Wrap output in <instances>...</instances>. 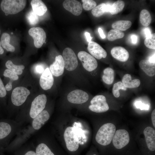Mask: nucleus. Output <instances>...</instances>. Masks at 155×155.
Instances as JSON below:
<instances>
[{
    "mask_svg": "<svg viewBox=\"0 0 155 155\" xmlns=\"http://www.w3.org/2000/svg\"><path fill=\"white\" fill-rule=\"evenodd\" d=\"M115 125L111 123L103 125L98 129L96 135V142L103 146L109 144L112 141L116 131Z\"/></svg>",
    "mask_w": 155,
    "mask_h": 155,
    "instance_id": "nucleus-1",
    "label": "nucleus"
},
{
    "mask_svg": "<svg viewBox=\"0 0 155 155\" xmlns=\"http://www.w3.org/2000/svg\"><path fill=\"white\" fill-rule=\"evenodd\" d=\"M26 1L24 0H3L1 3V8L5 16L14 14L19 12L25 7Z\"/></svg>",
    "mask_w": 155,
    "mask_h": 155,
    "instance_id": "nucleus-2",
    "label": "nucleus"
},
{
    "mask_svg": "<svg viewBox=\"0 0 155 155\" xmlns=\"http://www.w3.org/2000/svg\"><path fill=\"white\" fill-rule=\"evenodd\" d=\"M64 137L68 150L75 152L78 150L79 146V140L73 127L69 126L65 129Z\"/></svg>",
    "mask_w": 155,
    "mask_h": 155,
    "instance_id": "nucleus-3",
    "label": "nucleus"
},
{
    "mask_svg": "<svg viewBox=\"0 0 155 155\" xmlns=\"http://www.w3.org/2000/svg\"><path fill=\"white\" fill-rule=\"evenodd\" d=\"M62 57L65 68L69 71L75 70L77 67L78 62L77 57L73 51L69 48H66L62 53Z\"/></svg>",
    "mask_w": 155,
    "mask_h": 155,
    "instance_id": "nucleus-4",
    "label": "nucleus"
},
{
    "mask_svg": "<svg viewBox=\"0 0 155 155\" xmlns=\"http://www.w3.org/2000/svg\"><path fill=\"white\" fill-rule=\"evenodd\" d=\"M89 108L91 111L96 113H104L107 111L109 107L105 97L103 95L94 96L90 101Z\"/></svg>",
    "mask_w": 155,
    "mask_h": 155,
    "instance_id": "nucleus-5",
    "label": "nucleus"
},
{
    "mask_svg": "<svg viewBox=\"0 0 155 155\" xmlns=\"http://www.w3.org/2000/svg\"><path fill=\"white\" fill-rule=\"evenodd\" d=\"M129 140L128 132L124 129H119L115 131L112 141L115 148L121 149L128 144Z\"/></svg>",
    "mask_w": 155,
    "mask_h": 155,
    "instance_id": "nucleus-6",
    "label": "nucleus"
},
{
    "mask_svg": "<svg viewBox=\"0 0 155 155\" xmlns=\"http://www.w3.org/2000/svg\"><path fill=\"white\" fill-rule=\"evenodd\" d=\"M30 91L26 88L20 86L15 88L12 91L11 99L12 103L16 106H20L24 102L30 94Z\"/></svg>",
    "mask_w": 155,
    "mask_h": 155,
    "instance_id": "nucleus-7",
    "label": "nucleus"
},
{
    "mask_svg": "<svg viewBox=\"0 0 155 155\" xmlns=\"http://www.w3.org/2000/svg\"><path fill=\"white\" fill-rule=\"evenodd\" d=\"M47 101L46 96L44 94L36 97L32 102L29 114L30 117L34 118L42 111L45 107Z\"/></svg>",
    "mask_w": 155,
    "mask_h": 155,
    "instance_id": "nucleus-8",
    "label": "nucleus"
},
{
    "mask_svg": "<svg viewBox=\"0 0 155 155\" xmlns=\"http://www.w3.org/2000/svg\"><path fill=\"white\" fill-rule=\"evenodd\" d=\"M78 56L83 67L87 71L91 72L97 68V62L91 55L85 51H82L78 53Z\"/></svg>",
    "mask_w": 155,
    "mask_h": 155,
    "instance_id": "nucleus-9",
    "label": "nucleus"
},
{
    "mask_svg": "<svg viewBox=\"0 0 155 155\" xmlns=\"http://www.w3.org/2000/svg\"><path fill=\"white\" fill-rule=\"evenodd\" d=\"M28 33L33 38L34 44L36 48H40L45 42L46 35L42 28L39 27H32L29 30Z\"/></svg>",
    "mask_w": 155,
    "mask_h": 155,
    "instance_id": "nucleus-10",
    "label": "nucleus"
},
{
    "mask_svg": "<svg viewBox=\"0 0 155 155\" xmlns=\"http://www.w3.org/2000/svg\"><path fill=\"white\" fill-rule=\"evenodd\" d=\"M68 101L75 104H81L86 102L89 95L85 91L80 89L74 90L69 93L67 96Z\"/></svg>",
    "mask_w": 155,
    "mask_h": 155,
    "instance_id": "nucleus-11",
    "label": "nucleus"
},
{
    "mask_svg": "<svg viewBox=\"0 0 155 155\" xmlns=\"http://www.w3.org/2000/svg\"><path fill=\"white\" fill-rule=\"evenodd\" d=\"M88 50L94 58L100 59L105 58L107 56L106 51L99 44L92 41L89 42Z\"/></svg>",
    "mask_w": 155,
    "mask_h": 155,
    "instance_id": "nucleus-12",
    "label": "nucleus"
},
{
    "mask_svg": "<svg viewBox=\"0 0 155 155\" xmlns=\"http://www.w3.org/2000/svg\"><path fill=\"white\" fill-rule=\"evenodd\" d=\"M54 79L49 68H46L40 76V84L41 88L44 90L51 88L53 85Z\"/></svg>",
    "mask_w": 155,
    "mask_h": 155,
    "instance_id": "nucleus-13",
    "label": "nucleus"
},
{
    "mask_svg": "<svg viewBox=\"0 0 155 155\" xmlns=\"http://www.w3.org/2000/svg\"><path fill=\"white\" fill-rule=\"evenodd\" d=\"M64 68L62 57L59 55L55 57V61L50 65L49 69L52 75L57 77L63 74Z\"/></svg>",
    "mask_w": 155,
    "mask_h": 155,
    "instance_id": "nucleus-14",
    "label": "nucleus"
},
{
    "mask_svg": "<svg viewBox=\"0 0 155 155\" xmlns=\"http://www.w3.org/2000/svg\"><path fill=\"white\" fill-rule=\"evenodd\" d=\"M64 8L75 16H79L82 12V5L78 1L75 0H66L63 4Z\"/></svg>",
    "mask_w": 155,
    "mask_h": 155,
    "instance_id": "nucleus-15",
    "label": "nucleus"
},
{
    "mask_svg": "<svg viewBox=\"0 0 155 155\" xmlns=\"http://www.w3.org/2000/svg\"><path fill=\"white\" fill-rule=\"evenodd\" d=\"M146 143L148 149L151 151L155 150V131L151 127H147L144 130Z\"/></svg>",
    "mask_w": 155,
    "mask_h": 155,
    "instance_id": "nucleus-16",
    "label": "nucleus"
},
{
    "mask_svg": "<svg viewBox=\"0 0 155 155\" xmlns=\"http://www.w3.org/2000/svg\"><path fill=\"white\" fill-rule=\"evenodd\" d=\"M11 130V125L6 121H0V147L5 145Z\"/></svg>",
    "mask_w": 155,
    "mask_h": 155,
    "instance_id": "nucleus-17",
    "label": "nucleus"
},
{
    "mask_svg": "<svg viewBox=\"0 0 155 155\" xmlns=\"http://www.w3.org/2000/svg\"><path fill=\"white\" fill-rule=\"evenodd\" d=\"M111 54L114 58L121 62L126 61L129 57L128 51L124 48L120 46L113 48L111 51Z\"/></svg>",
    "mask_w": 155,
    "mask_h": 155,
    "instance_id": "nucleus-18",
    "label": "nucleus"
},
{
    "mask_svg": "<svg viewBox=\"0 0 155 155\" xmlns=\"http://www.w3.org/2000/svg\"><path fill=\"white\" fill-rule=\"evenodd\" d=\"M50 118V115L46 110H43L33 119L32 126L35 130L40 129Z\"/></svg>",
    "mask_w": 155,
    "mask_h": 155,
    "instance_id": "nucleus-19",
    "label": "nucleus"
},
{
    "mask_svg": "<svg viewBox=\"0 0 155 155\" xmlns=\"http://www.w3.org/2000/svg\"><path fill=\"white\" fill-rule=\"evenodd\" d=\"M139 66L147 75L152 77L155 75V63L150 62L148 60H142L140 62Z\"/></svg>",
    "mask_w": 155,
    "mask_h": 155,
    "instance_id": "nucleus-20",
    "label": "nucleus"
},
{
    "mask_svg": "<svg viewBox=\"0 0 155 155\" xmlns=\"http://www.w3.org/2000/svg\"><path fill=\"white\" fill-rule=\"evenodd\" d=\"M31 5L33 11L38 16L43 15L46 12L47 9L44 3L40 0H32Z\"/></svg>",
    "mask_w": 155,
    "mask_h": 155,
    "instance_id": "nucleus-21",
    "label": "nucleus"
},
{
    "mask_svg": "<svg viewBox=\"0 0 155 155\" xmlns=\"http://www.w3.org/2000/svg\"><path fill=\"white\" fill-rule=\"evenodd\" d=\"M122 82L124 86L128 88H134L138 87L140 82L138 79L132 80L131 75L129 74H125L123 77Z\"/></svg>",
    "mask_w": 155,
    "mask_h": 155,
    "instance_id": "nucleus-22",
    "label": "nucleus"
},
{
    "mask_svg": "<svg viewBox=\"0 0 155 155\" xmlns=\"http://www.w3.org/2000/svg\"><path fill=\"white\" fill-rule=\"evenodd\" d=\"M114 71L112 68L108 67L105 69L102 77L103 82L109 85L112 84L114 79Z\"/></svg>",
    "mask_w": 155,
    "mask_h": 155,
    "instance_id": "nucleus-23",
    "label": "nucleus"
},
{
    "mask_svg": "<svg viewBox=\"0 0 155 155\" xmlns=\"http://www.w3.org/2000/svg\"><path fill=\"white\" fill-rule=\"evenodd\" d=\"M10 36L7 33H3L1 37V44L2 47L7 51L14 52L15 48L14 46L9 44Z\"/></svg>",
    "mask_w": 155,
    "mask_h": 155,
    "instance_id": "nucleus-24",
    "label": "nucleus"
},
{
    "mask_svg": "<svg viewBox=\"0 0 155 155\" xmlns=\"http://www.w3.org/2000/svg\"><path fill=\"white\" fill-rule=\"evenodd\" d=\"M131 25V22L130 21L120 20L114 22L112 27L113 29L124 31L129 28Z\"/></svg>",
    "mask_w": 155,
    "mask_h": 155,
    "instance_id": "nucleus-25",
    "label": "nucleus"
},
{
    "mask_svg": "<svg viewBox=\"0 0 155 155\" xmlns=\"http://www.w3.org/2000/svg\"><path fill=\"white\" fill-rule=\"evenodd\" d=\"M140 20L143 26H147L149 25L152 21V18L149 11L146 9L142 10L140 14Z\"/></svg>",
    "mask_w": 155,
    "mask_h": 155,
    "instance_id": "nucleus-26",
    "label": "nucleus"
},
{
    "mask_svg": "<svg viewBox=\"0 0 155 155\" xmlns=\"http://www.w3.org/2000/svg\"><path fill=\"white\" fill-rule=\"evenodd\" d=\"M5 65L8 69L17 75L21 74L23 72L22 70L25 68L24 65H14L10 60L7 61L6 62Z\"/></svg>",
    "mask_w": 155,
    "mask_h": 155,
    "instance_id": "nucleus-27",
    "label": "nucleus"
},
{
    "mask_svg": "<svg viewBox=\"0 0 155 155\" xmlns=\"http://www.w3.org/2000/svg\"><path fill=\"white\" fill-rule=\"evenodd\" d=\"M35 152L36 155H55L49 147L43 143L37 146Z\"/></svg>",
    "mask_w": 155,
    "mask_h": 155,
    "instance_id": "nucleus-28",
    "label": "nucleus"
},
{
    "mask_svg": "<svg viewBox=\"0 0 155 155\" xmlns=\"http://www.w3.org/2000/svg\"><path fill=\"white\" fill-rule=\"evenodd\" d=\"M125 34L123 32L117 29H111L108 33L107 39L110 41H113L116 39L123 38Z\"/></svg>",
    "mask_w": 155,
    "mask_h": 155,
    "instance_id": "nucleus-29",
    "label": "nucleus"
},
{
    "mask_svg": "<svg viewBox=\"0 0 155 155\" xmlns=\"http://www.w3.org/2000/svg\"><path fill=\"white\" fill-rule=\"evenodd\" d=\"M125 6V3L122 1L118 0L115 2L112 5L110 13L111 14H117L121 11Z\"/></svg>",
    "mask_w": 155,
    "mask_h": 155,
    "instance_id": "nucleus-30",
    "label": "nucleus"
},
{
    "mask_svg": "<svg viewBox=\"0 0 155 155\" xmlns=\"http://www.w3.org/2000/svg\"><path fill=\"white\" fill-rule=\"evenodd\" d=\"M126 90V88L121 82H118L115 83L112 88V93L114 96L116 98L119 97L120 95L119 90Z\"/></svg>",
    "mask_w": 155,
    "mask_h": 155,
    "instance_id": "nucleus-31",
    "label": "nucleus"
},
{
    "mask_svg": "<svg viewBox=\"0 0 155 155\" xmlns=\"http://www.w3.org/2000/svg\"><path fill=\"white\" fill-rule=\"evenodd\" d=\"M3 75L5 77H8L10 78L9 81L6 85L10 87H12L13 82L18 80L19 78L18 75L8 69H6L5 70Z\"/></svg>",
    "mask_w": 155,
    "mask_h": 155,
    "instance_id": "nucleus-32",
    "label": "nucleus"
},
{
    "mask_svg": "<svg viewBox=\"0 0 155 155\" xmlns=\"http://www.w3.org/2000/svg\"><path fill=\"white\" fill-rule=\"evenodd\" d=\"M105 3H102L96 6L92 11V15L96 17H99L102 16L105 12Z\"/></svg>",
    "mask_w": 155,
    "mask_h": 155,
    "instance_id": "nucleus-33",
    "label": "nucleus"
},
{
    "mask_svg": "<svg viewBox=\"0 0 155 155\" xmlns=\"http://www.w3.org/2000/svg\"><path fill=\"white\" fill-rule=\"evenodd\" d=\"M144 44L148 48L153 49H155V34H151L150 36L146 38Z\"/></svg>",
    "mask_w": 155,
    "mask_h": 155,
    "instance_id": "nucleus-34",
    "label": "nucleus"
},
{
    "mask_svg": "<svg viewBox=\"0 0 155 155\" xmlns=\"http://www.w3.org/2000/svg\"><path fill=\"white\" fill-rule=\"evenodd\" d=\"M26 18L29 23L32 25L36 24L38 21V16L33 11H31L27 13Z\"/></svg>",
    "mask_w": 155,
    "mask_h": 155,
    "instance_id": "nucleus-35",
    "label": "nucleus"
},
{
    "mask_svg": "<svg viewBox=\"0 0 155 155\" xmlns=\"http://www.w3.org/2000/svg\"><path fill=\"white\" fill-rule=\"evenodd\" d=\"M82 7L85 10L88 11L93 9L96 6V3L93 0H82Z\"/></svg>",
    "mask_w": 155,
    "mask_h": 155,
    "instance_id": "nucleus-36",
    "label": "nucleus"
},
{
    "mask_svg": "<svg viewBox=\"0 0 155 155\" xmlns=\"http://www.w3.org/2000/svg\"><path fill=\"white\" fill-rule=\"evenodd\" d=\"M7 92L3 82L0 77V98H3L6 95Z\"/></svg>",
    "mask_w": 155,
    "mask_h": 155,
    "instance_id": "nucleus-37",
    "label": "nucleus"
},
{
    "mask_svg": "<svg viewBox=\"0 0 155 155\" xmlns=\"http://www.w3.org/2000/svg\"><path fill=\"white\" fill-rule=\"evenodd\" d=\"M135 105L137 108H140L141 110H148L149 108V106L148 105L143 104L140 101L136 102Z\"/></svg>",
    "mask_w": 155,
    "mask_h": 155,
    "instance_id": "nucleus-38",
    "label": "nucleus"
},
{
    "mask_svg": "<svg viewBox=\"0 0 155 155\" xmlns=\"http://www.w3.org/2000/svg\"><path fill=\"white\" fill-rule=\"evenodd\" d=\"M44 70V67L41 65H36L35 68V72L39 74H42Z\"/></svg>",
    "mask_w": 155,
    "mask_h": 155,
    "instance_id": "nucleus-39",
    "label": "nucleus"
},
{
    "mask_svg": "<svg viewBox=\"0 0 155 155\" xmlns=\"http://www.w3.org/2000/svg\"><path fill=\"white\" fill-rule=\"evenodd\" d=\"M151 120L154 127H155V109H154L151 114Z\"/></svg>",
    "mask_w": 155,
    "mask_h": 155,
    "instance_id": "nucleus-40",
    "label": "nucleus"
},
{
    "mask_svg": "<svg viewBox=\"0 0 155 155\" xmlns=\"http://www.w3.org/2000/svg\"><path fill=\"white\" fill-rule=\"evenodd\" d=\"M105 12H110L111 9L112 5L110 4V3H105Z\"/></svg>",
    "mask_w": 155,
    "mask_h": 155,
    "instance_id": "nucleus-41",
    "label": "nucleus"
},
{
    "mask_svg": "<svg viewBox=\"0 0 155 155\" xmlns=\"http://www.w3.org/2000/svg\"><path fill=\"white\" fill-rule=\"evenodd\" d=\"M85 35L86 36L87 41L88 42H90L91 41V40L92 38L93 37H91L90 36V34L88 32H86L85 33Z\"/></svg>",
    "mask_w": 155,
    "mask_h": 155,
    "instance_id": "nucleus-42",
    "label": "nucleus"
},
{
    "mask_svg": "<svg viewBox=\"0 0 155 155\" xmlns=\"http://www.w3.org/2000/svg\"><path fill=\"white\" fill-rule=\"evenodd\" d=\"M131 39L132 42L133 44H136L137 41V36L135 35H133L131 36Z\"/></svg>",
    "mask_w": 155,
    "mask_h": 155,
    "instance_id": "nucleus-43",
    "label": "nucleus"
},
{
    "mask_svg": "<svg viewBox=\"0 0 155 155\" xmlns=\"http://www.w3.org/2000/svg\"><path fill=\"white\" fill-rule=\"evenodd\" d=\"M98 32L100 35V36L103 39L105 38V36L103 33V30L101 28H98Z\"/></svg>",
    "mask_w": 155,
    "mask_h": 155,
    "instance_id": "nucleus-44",
    "label": "nucleus"
},
{
    "mask_svg": "<svg viewBox=\"0 0 155 155\" xmlns=\"http://www.w3.org/2000/svg\"><path fill=\"white\" fill-rule=\"evenodd\" d=\"M144 32L146 38L148 37L151 34L150 29L148 28L145 29L144 30Z\"/></svg>",
    "mask_w": 155,
    "mask_h": 155,
    "instance_id": "nucleus-45",
    "label": "nucleus"
},
{
    "mask_svg": "<svg viewBox=\"0 0 155 155\" xmlns=\"http://www.w3.org/2000/svg\"><path fill=\"white\" fill-rule=\"evenodd\" d=\"M24 155H36V152L34 151L30 150L27 152Z\"/></svg>",
    "mask_w": 155,
    "mask_h": 155,
    "instance_id": "nucleus-46",
    "label": "nucleus"
},
{
    "mask_svg": "<svg viewBox=\"0 0 155 155\" xmlns=\"http://www.w3.org/2000/svg\"><path fill=\"white\" fill-rule=\"evenodd\" d=\"M148 60L151 62L155 63V54L150 57Z\"/></svg>",
    "mask_w": 155,
    "mask_h": 155,
    "instance_id": "nucleus-47",
    "label": "nucleus"
},
{
    "mask_svg": "<svg viewBox=\"0 0 155 155\" xmlns=\"http://www.w3.org/2000/svg\"><path fill=\"white\" fill-rule=\"evenodd\" d=\"M4 53V50L2 47L0 46V54H2Z\"/></svg>",
    "mask_w": 155,
    "mask_h": 155,
    "instance_id": "nucleus-48",
    "label": "nucleus"
},
{
    "mask_svg": "<svg viewBox=\"0 0 155 155\" xmlns=\"http://www.w3.org/2000/svg\"><path fill=\"white\" fill-rule=\"evenodd\" d=\"M1 42L0 41V46H1Z\"/></svg>",
    "mask_w": 155,
    "mask_h": 155,
    "instance_id": "nucleus-49",
    "label": "nucleus"
},
{
    "mask_svg": "<svg viewBox=\"0 0 155 155\" xmlns=\"http://www.w3.org/2000/svg\"><path fill=\"white\" fill-rule=\"evenodd\" d=\"M93 155H96L95 154H94Z\"/></svg>",
    "mask_w": 155,
    "mask_h": 155,
    "instance_id": "nucleus-50",
    "label": "nucleus"
},
{
    "mask_svg": "<svg viewBox=\"0 0 155 155\" xmlns=\"http://www.w3.org/2000/svg\"><path fill=\"white\" fill-rule=\"evenodd\" d=\"M0 32H1V30H0Z\"/></svg>",
    "mask_w": 155,
    "mask_h": 155,
    "instance_id": "nucleus-51",
    "label": "nucleus"
}]
</instances>
